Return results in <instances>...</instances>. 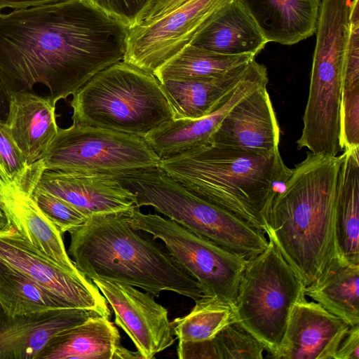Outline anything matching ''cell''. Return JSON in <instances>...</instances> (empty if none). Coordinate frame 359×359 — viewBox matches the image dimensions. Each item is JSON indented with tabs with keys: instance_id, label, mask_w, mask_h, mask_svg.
Returning a JSON list of instances; mask_svg holds the SVG:
<instances>
[{
	"instance_id": "cell-1",
	"label": "cell",
	"mask_w": 359,
	"mask_h": 359,
	"mask_svg": "<svg viewBox=\"0 0 359 359\" xmlns=\"http://www.w3.org/2000/svg\"><path fill=\"white\" fill-rule=\"evenodd\" d=\"M128 33L84 0L0 12V78L11 94L43 85L55 104L123 60Z\"/></svg>"
},
{
	"instance_id": "cell-2",
	"label": "cell",
	"mask_w": 359,
	"mask_h": 359,
	"mask_svg": "<svg viewBox=\"0 0 359 359\" xmlns=\"http://www.w3.org/2000/svg\"><path fill=\"white\" fill-rule=\"evenodd\" d=\"M341 155L306 153L275 196L265 231L306 286L338 253L336 202Z\"/></svg>"
},
{
	"instance_id": "cell-3",
	"label": "cell",
	"mask_w": 359,
	"mask_h": 359,
	"mask_svg": "<svg viewBox=\"0 0 359 359\" xmlns=\"http://www.w3.org/2000/svg\"><path fill=\"white\" fill-rule=\"evenodd\" d=\"M67 253L88 279L142 289L158 297L170 291L196 301L205 292L164 245L130 224L126 211L94 215L67 231Z\"/></svg>"
},
{
	"instance_id": "cell-4",
	"label": "cell",
	"mask_w": 359,
	"mask_h": 359,
	"mask_svg": "<svg viewBox=\"0 0 359 359\" xmlns=\"http://www.w3.org/2000/svg\"><path fill=\"white\" fill-rule=\"evenodd\" d=\"M158 166L191 193L264 233L272 202L291 173L279 149L259 154L212 144L161 158Z\"/></svg>"
},
{
	"instance_id": "cell-5",
	"label": "cell",
	"mask_w": 359,
	"mask_h": 359,
	"mask_svg": "<svg viewBox=\"0 0 359 359\" xmlns=\"http://www.w3.org/2000/svg\"><path fill=\"white\" fill-rule=\"evenodd\" d=\"M73 123L144 137L174 118L156 77L123 60L95 74L70 102Z\"/></svg>"
},
{
	"instance_id": "cell-6",
	"label": "cell",
	"mask_w": 359,
	"mask_h": 359,
	"mask_svg": "<svg viewBox=\"0 0 359 359\" xmlns=\"http://www.w3.org/2000/svg\"><path fill=\"white\" fill-rule=\"evenodd\" d=\"M108 175L135 194L138 208L151 206L247 261L269 245L262 231L191 193L158 166Z\"/></svg>"
},
{
	"instance_id": "cell-7",
	"label": "cell",
	"mask_w": 359,
	"mask_h": 359,
	"mask_svg": "<svg viewBox=\"0 0 359 359\" xmlns=\"http://www.w3.org/2000/svg\"><path fill=\"white\" fill-rule=\"evenodd\" d=\"M305 285L269 240L266 250L247 261L234 310L237 320L276 358L292 306L306 297Z\"/></svg>"
},
{
	"instance_id": "cell-8",
	"label": "cell",
	"mask_w": 359,
	"mask_h": 359,
	"mask_svg": "<svg viewBox=\"0 0 359 359\" xmlns=\"http://www.w3.org/2000/svg\"><path fill=\"white\" fill-rule=\"evenodd\" d=\"M143 137L86 124L58 128L43 159L46 170L114 174L158 166Z\"/></svg>"
},
{
	"instance_id": "cell-9",
	"label": "cell",
	"mask_w": 359,
	"mask_h": 359,
	"mask_svg": "<svg viewBox=\"0 0 359 359\" xmlns=\"http://www.w3.org/2000/svg\"><path fill=\"white\" fill-rule=\"evenodd\" d=\"M133 228L159 239L170 255L203 287L233 309L247 260L233 252L157 214H144L135 206L126 211Z\"/></svg>"
},
{
	"instance_id": "cell-10",
	"label": "cell",
	"mask_w": 359,
	"mask_h": 359,
	"mask_svg": "<svg viewBox=\"0 0 359 359\" xmlns=\"http://www.w3.org/2000/svg\"><path fill=\"white\" fill-rule=\"evenodd\" d=\"M229 0H187L164 15L128 29L123 61L153 74L189 44Z\"/></svg>"
},
{
	"instance_id": "cell-11",
	"label": "cell",
	"mask_w": 359,
	"mask_h": 359,
	"mask_svg": "<svg viewBox=\"0 0 359 359\" xmlns=\"http://www.w3.org/2000/svg\"><path fill=\"white\" fill-rule=\"evenodd\" d=\"M91 280L113 310L115 323L127 334L142 359H151L173 344L168 310L149 293L128 284Z\"/></svg>"
},
{
	"instance_id": "cell-12",
	"label": "cell",
	"mask_w": 359,
	"mask_h": 359,
	"mask_svg": "<svg viewBox=\"0 0 359 359\" xmlns=\"http://www.w3.org/2000/svg\"><path fill=\"white\" fill-rule=\"evenodd\" d=\"M0 259L63 299L72 308L93 310L110 318L108 303L92 280H81L69 274L38 253L13 229L0 233Z\"/></svg>"
},
{
	"instance_id": "cell-13",
	"label": "cell",
	"mask_w": 359,
	"mask_h": 359,
	"mask_svg": "<svg viewBox=\"0 0 359 359\" xmlns=\"http://www.w3.org/2000/svg\"><path fill=\"white\" fill-rule=\"evenodd\" d=\"M268 82L266 67L253 60L241 82L212 113L196 119H172L151 130L144 139L160 158L210 144L228 112L258 88L267 86Z\"/></svg>"
},
{
	"instance_id": "cell-14",
	"label": "cell",
	"mask_w": 359,
	"mask_h": 359,
	"mask_svg": "<svg viewBox=\"0 0 359 359\" xmlns=\"http://www.w3.org/2000/svg\"><path fill=\"white\" fill-rule=\"evenodd\" d=\"M350 325L305 297L290 312L277 359H334Z\"/></svg>"
},
{
	"instance_id": "cell-15",
	"label": "cell",
	"mask_w": 359,
	"mask_h": 359,
	"mask_svg": "<svg viewBox=\"0 0 359 359\" xmlns=\"http://www.w3.org/2000/svg\"><path fill=\"white\" fill-rule=\"evenodd\" d=\"M280 130L266 86L235 105L212 135L210 144L266 154L278 149Z\"/></svg>"
},
{
	"instance_id": "cell-16",
	"label": "cell",
	"mask_w": 359,
	"mask_h": 359,
	"mask_svg": "<svg viewBox=\"0 0 359 359\" xmlns=\"http://www.w3.org/2000/svg\"><path fill=\"white\" fill-rule=\"evenodd\" d=\"M34 190L63 199L88 217L125 212L136 205L133 191L104 174L45 169Z\"/></svg>"
},
{
	"instance_id": "cell-17",
	"label": "cell",
	"mask_w": 359,
	"mask_h": 359,
	"mask_svg": "<svg viewBox=\"0 0 359 359\" xmlns=\"http://www.w3.org/2000/svg\"><path fill=\"white\" fill-rule=\"evenodd\" d=\"M0 209L13 229L40 255L69 274L88 280L66 251L62 233L40 211L32 194L0 175Z\"/></svg>"
},
{
	"instance_id": "cell-18",
	"label": "cell",
	"mask_w": 359,
	"mask_h": 359,
	"mask_svg": "<svg viewBox=\"0 0 359 359\" xmlns=\"http://www.w3.org/2000/svg\"><path fill=\"white\" fill-rule=\"evenodd\" d=\"M97 316L93 310L78 308L11 316L0 304V359H36L55 334Z\"/></svg>"
},
{
	"instance_id": "cell-19",
	"label": "cell",
	"mask_w": 359,
	"mask_h": 359,
	"mask_svg": "<svg viewBox=\"0 0 359 359\" xmlns=\"http://www.w3.org/2000/svg\"><path fill=\"white\" fill-rule=\"evenodd\" d=\"M134 359L140 353L123 347L116 327L102 316L90 318L53 337L36 359Z\"/></svg>"
},
{
	"instance_id": "cell-20",
	"label": "cell",
	"mask_w": 359,
	"mask_h": 359,
	"mask_svg": "<svg viewBox=\"0 0 359 359\" xmlns=\"http://www.w3.org/2000/svg\"><path fill=\"white\" fill-rule=\"evenodd\" d=\"M6 126L29 164L43 161L59 127L55 104L48 96L35 93L11 94Z\"/></svg>"
},
{
	"instance_id": "cell-21",
	"label": "cell",
	"mask_w": 359,
	"mask_h": 359,
	"mask_svg": "<svg viewBox=\"0 0 359 359\" xmlns=\"http://www.w3.org/2000/svg\"><path fill=\"white\" fill-rule=\"evenodd\" d=\"M268 42L294 45L316 31L321 0H237Z\"/></svg>"
},
{
	"instance_id": "cell-22",
	"label": "cell",
	"mask_w": 359,
	"mask_h": 359,
	"mask_svg": "<svg viewBox=\"0 0 359 359\" xmlns=\"http://www.w3.org/2000/svg\"><path fill=\"white\" fill-rule=\"evenodd\" d=\"M269 43L237 0L222 6L190 44L226 55L258 54Z\"/></svg>"
},
{
	"instance_id": "cell-23",
	"label": "cell",
	"mask_w": 359,
	"mask_h": 359,
	"mask_svg": "<svg viewBox=\"0 0 359 359\" xmlns=\"http://www.w3.org/2000/svg\"><path fill=\"white\" fill-rule=\"evenodd\" d=\"M250 62L220 76L160 82L173 119H196L212 113L241 82Z\"/></svg>"
},
{
	"instance_id": "cell-24",
	"label": "cell",
	"mask_w": 359,
	"mask_h": 359,
	"mask_svg": "<svg viewBox=\"0 0 359 359\" xmlns=\"http://www.w3.org/2000/svg\"><path fill=\"white\" fill-rule=\"evenodd\" d=\"M359 264L339 253L304 294L350 326L359 325Z\"/></svg>"
},
{
	"instance_id": "cell-25",
	"label": "cell",
	"mask_w": 359,
	"mask_h": 359,
	"mask_svg": "<svg viewBox=\"0 0 359 359\" xmlns=\"http://www.w3.org/2000/svg\"><path fill=\"white\" fill-rule=\"evenodd\" d=\"M339 172L335 231L338 253L359 264V147L344 151Z\"/></svg>"
},
{
	"instance_id": "cell-26",
	"label": "cell",
	"mask_w": 359,
	"mask_h": 359,
	"mask_svg": "<svg viewBox=\"0 0 359 359\" xmlns=\"http://www.w3.org/2000/svg\"><path fill=\"white\" fill-rule=\"evenodd\" d=\"M252 54L226 55L187 45L153 74L159 82L220 76L255 60Z\"/></svg>"
},
{
	"instance_id": "cell-27",
	"label": "cell",
	"mask_w": 359,
	"mask_h": 359,
	"mask_svg": "<svg viewBox=\"0 0 359 359\" xmlns=\"http://www.w3.org/2000/svg\"><path fill=\"white\" fill-rule=\"evenodd\" d=\"M0 304L11 316L72 308L63 299L1 259Z\"/></svg>"
},
{
	"instance_id": "cell-28",
	"label": "cell",
	"mask_w": 359,
	"mask_h": 359,
	"mask_svg": "<svg viewBox=\"0 0 359 359\" xmlns=\"http://www.w3.org/2000/svg\"><path fill=\"white\" fill-rule=\"evenodd\" d=\"M195 302L188 314L171 322L172 333L178 341L211 339L229 323L237 320L234 309L217 297L203 296Z\"/></svg>"
},
{
	"instance_id": "cell-29",
	"label": "cell",
	"mask_w": 359,
	"mask_h": 359,
	"mask_svg": "<svg viewBox=\"0 0 359 359\" xmlns=\"http://www.w3.org/2000/svg\"><path fill=\"white\" fill-rule=\"evenodd\" d=\"M45 169L43 161L29 164L6 124L0 123V173L24 191L32 194Z\"/></svg>"
},
{
	"instance_id": "cell-30",
	"label": "cell",
	"mask_w": 359,
	"mask_h": 359,
	"mask_svg": "<svg viewBox=\"0 0 359 359\" xmlns=\"http://www.w3.org/2000/svg\"><path fill=\"white\" fill-rule=\"evenodd\" d=\"M218 359H262L264 345L238 320L212 339Z\"/></svg>"
},
{
	"instance_id": "cell-31",
	"label": "cell",
	"mask_w": 359,
	"mask_h": 359,
	"mask_svg": "<svg viewBox=\"0 0 359 359\" xmlns=\"http://www.w3.org/2000/svg\"><path fill=\"white\" fill-rule=\"evenodd\" d=\"M32 198L43 215L61 233L82 224L88 218L69 203L51 194L34 190Z\"/></svg>"
},
{
	"instance_id": "cell-32",
	"label": "cell",
	"mask_w": 359,
	"mask_h": 359,
	"mask_svg": "<svg viewBox=\"0 0 359 359\" xmlns=\"http://www.w3.org/2000/svg\"><path fill=\"white\" fill-rule=\"evenodd\" d=\"M128 29L144 21L158 0H84Z\"/></svg>"
},
{
	"instance_id": "cell-33",
	"label": "cell",
	"mask_w": 359,
	"mask_h": 359,
	"mask_svg": "<svg viewBox=\"0 0 359 359\" xmlns=\"http://www.w3.org/2000/svg\"><path fill=\"white\" fill-rule=\"evenodd\" d=\"M339 146L341 151L359 147V88L341 91Z\"/></svg>"
},
{
	"instance_id": "cell-34",
	"label": "cell",
	"mask_w": 359,
	"mask_h": 359,
	"mask_svg": "<svg viewBox=\"0 0 359 359\" xmlns=\"http://www.w3.org/2000/svg\"><path fill=\"white\" fill-rule=\"evenodd\" d=\"M177 357L180 359H218L212 339L178 342Z\"/></svg>"
},
{
	"instance_id": "cell-35",
	"label": "cell",
	"mask_w": 359,
	"mask_h": 359,
	"mask_svg": "<svg viewBox=\"0 0 359 359\" xmlns=\"http://www.w3.org/2000/svg\"><path fill=\"white\" fill-rule=\"evenodd\" d=\"M334 359H359V325L350 327Z\"/></svg>"
},
{
	"instance_id": "cell-36",
	"label": "cell",
	"mask_w": 359,
	"mask_h": 359,
	"mask_svg": "<svg viewBox=\"0 0 359 359\" xmlns=\"http://www.w3.org/2000/svg\"><path fill=\"white\" fill-rule=\"evenodd\" d=\"M64 1L67 0H0V11L4 8H11L15 10L25 9Z\"/></svg>"
},
{
	"instance_id": "cell-37",
	"label": "cell",
	"mask_w": 359,
	"mask_h": 359,
	"mask_svg": "<svg viewBox=\"0 0 359 359\" xmlns=\"http://www.w3.org/2000/svg\"><path fill=\"white\" fill-rule=\"evenodd\" d=\"M187 0H158L148 13L144 20L158 18L173 10Z\"/></svg>"
},
{
	"instance_id": "cell-38",
	"label": "cell",
	"mask_w": 359,
	"mask_h": 359,
	"mask_svg": "<svg viewBox=\"0 0 359 359\" xmlns=\"http://www.w3.org/2000/svg\"><path fill=\"white\" fill-rule=\"evenodd\" d=\"M11 93L0 78V123H6L11 103Z\"/></svg>"
},
{
	"instance_id": "cell-39",
	"label": "cell",
	"mask_w": 359,
	"mask_h": 359,
	"mask_svg": "<svg viewBox=\"0 0 359 359\" xmlns=\"http://www.w3.org/2000/svg\"><path fill=\"white\" fill-rule=\"evenodd\" d=\"M13 229L10 222L4 212L0 209V233L10 231Z\"/></svg>"
}]
</instances>
